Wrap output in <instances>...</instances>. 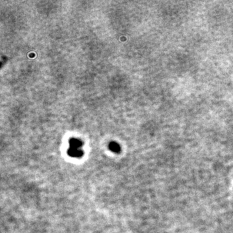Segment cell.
I'll return each mask as SVG.
<instances>
[]
</instances>
